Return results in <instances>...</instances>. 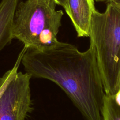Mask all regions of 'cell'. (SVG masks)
I'll use <instances>...</instances> for the list:
<instances>
[{"instance_id": "cell-5", "label": "cell", "mask_w": 120, "mask_h": 120, "mask_svg": "<svg viewBox=\"0 0 120 120\" xmlns=\"http://www.w3.org/2000/svg\"><path fill=\"white\" fill-rule=\"evenodd\" d=\"M96 10L94 0H68L66 12L78 37H89L91 18Z\"/></svg>"}, {"instance_id": "cell-8", "label": "cell", "mask_w": 120, "mask_h": 120, "mask_svg": "<svg viewBox=\"0 0 120 120\" xmlns=\"http://www.w3.org/2000/svg\"><path fill=\"white\" fill-rule=\"evenodd\" d=\"M57 5L62 6L66 10L68 7V0H52Z\"/></svg>"}, {"instance_id": "cell-2", "label": "cell", "mask_w": 120, "mask_h": 120, "mask_svg": "<svg viewBox=\"0 0 120 120\" xmlns=\"http://www.w3.org/2000/svg\"><path fill=\"white\" fill-rule=\"evenodd\" d=\"M103 13H93L90 28L105 94L119 89L120 77V5L109 1Z\"/></svg>"}, {"instance_id": "cell-11", "label": "cell", "mask_w": 120, "mask_h": 120, "mask_svg": "<svg viewBox=\"0 0 120 120\" xmlns=\"http://www.w3.org/2000/svg\"><path fill=\"white\" fill-rule=\"evenodd\" d=\"M119 89H120V83H119Z\"/></svg>"}, {"instance_id": "cell-9", "label": "cell", "mask_w": 120, "mask_h": 120, "mask_svg": "<svg viewBox=\"0 0 120 120\" xmlns=\"http://www.w3.org/2000/svg\"><path fill=\"white\" fill-rule=\"evenodd\" d=\"M109 1L113 2L116 4H118L119 5H120V0H110Z\"/></svg>"}, {"instance_id": "cell-10", "label": "cell", "mask_w": 120, "mask_h": 120, "mask_svg": "<svg viewBox=\"0 0 120 120\" xmlns=\"http://www.w3.org/2000/svg\"><path fill=\"white\" fill-rule=\"evenodd\" d=\"M97 2H105L107 3L109 2L110 0H95Z\"/></svg>"}, {"instance_id": "cell-3", "label": "cell", "mask_w": 120, "mask_h": 120, "mask_svg": "<svg viewBox=\"0 0 120 120\" xmlns=\"http://www.w3.org/2000/svg\"><path fill=\"white\" fill-rule=\"evenodd\" d=\"M56 5L52 0H19L13 18V39L26 48L35 49L43 31L48 28L59 30L61 25L64 13L56 9Z\"/></svg>"}, {"instance_id": "cell-6", "label": "cell", "mask_w": 120, "mask_h": 120, "mask_svg": "<svg viewBox=\"0 0 120 120\" xmlns=\"http://www.w3.org/2000/svg\"><path fill=\"white\" fill-rule=\"evenodd\" d=\"M19 0H2L0 2V52L13 39V18Z\"/></svg>"}, {"instance_id": "cell-1", "label": "cell", "mask_w": 120, "mask_h": 120, "mask_svg": "<svg viewBox=\"0 0 120 120\" xmlns=\"http://www.w3.org/2000/svg\"><path fill=\"white\" fill-rule=\"evenodd\" d=\"M23 49L21 62L31 78L47 79L59 86L86 120H102L105 92L92 44L84 52L60 41L43 51Z\"/></svg>"}, {"instance_id": "cell-4", "label": "cell", "mask_w": 120, "mask_h": 120, "mask_svg": "<svg viewBox=\"0 0 120 120\" xmlns=\"http://www.w3.org/2000/svg\"><path fill=\"white\" fill-rule=\"evenodd\" d=\"M30 78L18 72L8 84L0 96V120H25L32 112Z\"/></svg>"}, {"instance_id": "cell-7", "label": "cell", "mask_w": 120, "mask_h": 120, "mask_svg": "<svg viewBox=\"0 0 120 120\" xmlns=\"http://www.w3.org/2000/svg\"><path fill=\"white\" fill-rule=\"evenodd\" d=\"M102 117V120H120V89L115 94H105Z\"/></svg>"}]
</instances>
